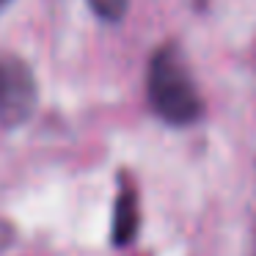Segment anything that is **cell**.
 <instances>
[{
	"instance_id": "obj_1",
	"label": "cell",
	"mask_w": 256,
	"mask_h": 256,
	"mask_svg": "<svg viewBox=\"0 0 256 256\" xmlns=\"http://www.w3.org/2000/svg\"><path fill=\"white\" fill-rule=\"evenodd\" d=\"M146 91H149L152 110L168 124L184 127L204 113L201 94L196 91L193 78H190L176 44H162L152 52Z\"/></svg>"
},
{
	"instance_id": "obj_4",
	"label": "cell",
	"mask_w": 256,
	"mask_h": 256,
	"mask_svg": "<svg viewBox=\"0 0 256 256\" xmlns=\"http://www.w3.org/2000/svg\"><path fill=\"white\" fill-rule=\"evenodd\" d=\"M88 3L96 17L105 22H118L130 8V0H88Z\"/></svg>"
},
{
	"instance_id": "obj_2",
	"label": "cell",
	"mask_w": 256,
	"mask_h": 256,
	"mask_svg": "<svg viewBox=\"0 0 256 256\" xmlns=\"http://www.w3.org/2000/svg\"><path fill=\"white\" fill-rule=\"evenodd\" d=\"M39 100L36 78L22 58L0 56V127L28 122Z\"/></svg>"
},
{
	"instance_id": "obj_3",
	"label": "cell",
	"mask_w": 256,
	"mask_h": 256,
	"mask_svg": "<svg viewBox=\"0 0 256 256\" xmlns=\"http://www.w3.org/2000/svg\"><path fill=\"white\" fill-rule=\"evenodd\" d=\"M113 242L118 248L130 245L138 234V223H140V215H138V193H135V184H130L127 179L122 176V190L116 196V206H113Z\"/></svg>"
},
{
	"instance_id": "obj_5",
	"label": "cell",
	"mask_w": 256,
	"mask_h": 256,
	"mask_svg": "<svg viewBox=\"0 0 256 256\" xmlns=\"http://www.w3.org/2000/svg\"><path fill=\"white\" fill-rule=\"evenodd\" d=\"M3 3H6V0H0V6H3Z\"/></svg>"
}]
</instances>
